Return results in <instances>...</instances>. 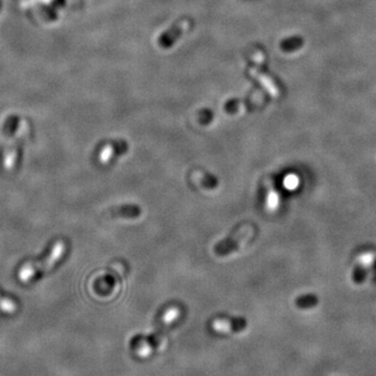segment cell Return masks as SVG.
<instances>
[{
  "label": "cell",
  "instance_id": "cell-1",
  "mask_svg": "<svg viewBox=\"0 0 376 376\" xmlns=\"http://www.w3.org/2000/svg\"><path fill=\"white\" fill-rule=\"evenodd\" d=\"M66 250V244L63 240H58L57 243L53 245L51 252L47 255V256L41 260V261H36V262H28L22 265L19 271V279L22 282H28L32 280L34 277H36L39 273H45L50 271L51 268L55 266L63 257Z\"/></svg>",
  "mask_w": 376,
  "mask_h": 376
},
{
  "label": "cell",
  "instance_id": "cell-2",
  "mask_svg": "<svg viewBox=\"0 0 376 376\" xmlns=\"http://www.w3.org/2000/svg\"><path fill=\"white\" fill-rule=\"evenodd\" d=\"M254 234V228L251 225H244L238 227L233 233L214 247V253L218 256H227L233 252H235L237 249H239L241 246L245 245L247 241L253 236Z\"/></svg>",
  "mask_w": 376,
  "mask_h": 376
},
{
  "label": "cell",
  "instance_id": "cell-3",
  "mask_svg": "<svg viewBox=\"0 0 376 376\" xmlns=\"http://www.w3.org/2000/svg\"><path fill=\"white\" fill-rule=\"evenodd\" d=\"M28 131H29L28 124H26L24 120H22L18 130H17L16 135L14 136V138H12L10 140L7 150L5 152L4 165H5V168L7 170H12L13 168L15 167V165L17 163V160H18L19 146H20L21 142L23 141V139L25 138L26 134H28Z\"/></svg>",
  "mask_w": 376,
  "mask_h": 376
},
{
  "label": "cell",
  "instance_id": "cell-4",
  "mask_svg": "<svg viewBox=\"0 0 376 376\" xmlns=\"http://www.w3.org/2000/svg\"><path fill=\"white\" fill-rule=\"evenodd\" d=\"M111 218H124V219H136L140 217L141 208L136 204H126L112 207L108 210Z\"/></svg>",
  "mask_w": 376,
  "mask_h": 376
},
{
  "label": "cell",
  "instance_id": "cell-5",
  "mask_svg": "<svg viewBox=\"0 0 376 376\" xmlns=\"http://www.w3.org/2000/svg\"><path fill=\"white\" fill-rule=\"evenodd\" d=\"M127 149H128V146H127L126 143H119L115 147V149H114V147H112L111 145H107L105 149L103 150L102 154L100 155V161L104 164L109 163L110 161L112 160L113 156H116V155H119V154H123V153L127 152Z\"/></svg>",
  "mask_w": 376,
  "mask_h": 376
},
{
  "label": "cell",
  "instance_id": "cell-6",
  "mask_svg": "<svg viewBox=\"0 0 376 376\" xmlns=\"http://www.w3.org/2000/svg\"><path fill=\"white\" fill-rule=\"evenodd\" d=\"M225 325H227V328H231L234 330H241V329H244L246 326V320L243 318H236L231 321V323H229L228 321H217L216 323H214V327H216L217 329Z\"/></svg>",
  "mask_w": 376,
  "mask_h": 376
},
{
  "label": "cell",
  "instance_id": "cell-7",
  "mask_svg": "<svg viewBox=\"0 0 376 376\" xmlns=\"http://www.w3.org/2000/svg\"><path fill=\"white\" fill-rule=\"evenodd\" d=\"M200 183L203 187L208 190H214L219 186V179L209 172H201L200 174Z\"/></svg>",
  "mask_w": 376,
  "mask_h": 376
},
{
  "label": "cell",
  "instance_id": "cell-8",
  "mask_svg": "<svg viewBox=\"0 0 376 376\" xmlns=\"http://www.w3.org/2000/svg\"><path fill=\"white\" fill-rule=\"evenodd\" d=\"M0 308L6 313H14L17 310V304L12 299H9L0 294Z\"/></svg>",
  "mask_w": 376,
  "mask_h": 376
}]
</instances>
